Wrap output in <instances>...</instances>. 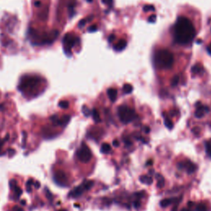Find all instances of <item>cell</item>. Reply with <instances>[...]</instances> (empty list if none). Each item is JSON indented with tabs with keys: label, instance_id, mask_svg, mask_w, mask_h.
<instances>
[{
	"label": "cell",
	"instance_id": "cell-31",
	"mask_svg": "<svg viewBox=\"0 0 211 211\" xmlns=\"http://www.w3.org/2000/svg\"><path fill=\"white\" fill-rule=\"evenodd\" d=\"M134 208L135 209H139V207H140V201H139V200H135L134 202Z\"/></svg>",
	"mask_w": 211,
	"mask_h": 211
},
{
	"label": "cell",
	"instance_id": "cell-33",
	"mask_svg": "<svg viewBox=\"0 0 211 211\" xmlns=\"http://www.w3.org/2000/svg\"><path fill=\"white\" fill-rule=\"evenodd\" d=\"M13 211H24V210H23L21 207H19V206H14L13 208Z\"/></svg>",
	"mask_w": 211,
	"mask_h": 211
},
{
	"label": "cell",
	"instance_id": "cell-15",
	"mask_svg": "<svg viewBox=\"0 0 211 211\" xmlns=\"http://www.w3.org/2000/svg\"><path fill=\"white\" fill-rule=\"evenodd\" d=\"M70 117L67 116H64L63 118H61V119L57 120H53V121H54V122H57L58 125H65L67 123L70 121Z\"/></svg>",
	"mask_w": 211,
	"mask_h": 211
},
{
	"label": "cell",
	"instance_id": "cell-20",
	"mask_svg": "<svg viewBox=\"0 0 211 211\" xmlns=\"http://www.w3.org/2000/svg\"><path fill=\"white\" fill-rule=\"evenodd\" d=\"M123 91L125 93H131L133 91V86L131 84H126L123 87Z\"/></svg>",
	"mask_w": 211,
	"mask_h": 211
},
{
	"label": "cell",
	"instance_id": "cell-30",
	"mask_svg": "<svg viewBox=\"0 0 211 211\" xmlns=\"http://www.w3.org/2000/svg\"><path fill=\"white\" fill-rule=\"evenodd\" d=\"M97 30V27L96 25L91 26V27L88 28L89 32H94V31H96Z\"/></svg>",
	"mask_w": 211,
	"mask_h": 211
},
{
	"label": "cell",
	"instance_id": "cell-24",
	"mask_svg": "<svg viewBox=\"0 0 211 211\" xmlns=\"http://www.w3.org/2000/svg\"><path fill=\"white\" fill-rule=\"evenodd\" d=\"M179 80H180V78L178 75H175L172 79V86H177L179 83Z\"/></svg>",
	"mask_w": 211,
	"mask_h": 211
},
{
	"label": "cell",
	"instance_id": "cell-3",
	"mask_svg": "<svg viewBox=\"0 0 211 211\" xmlns=\"http://www.w3.org/2000/svg\"><path fill=\"white\" fill-rule=\"evenodd\" d=\"M117 112H118V116H119L120 121L124 123V124H128V123L133 121L136 117L135 111L131 107L127 106H119Z\"/></svg>",
	"mask_w": 211,
	"mask_h": 211
},
{
	"label": "cell",
	"instance_id": "cell-12",
	"mask_svg": "<svg viewBox=\"0 0 211 211\" xmlns=\"http://www.w3.org/2000/svg\"><path fill=\"white\" fill-rule=\"evenodd\" d=\"M127 45V42L125 40H120L116 45H114V50H116V51H121L126 47Z\"/></svg>",
	"mask_w": 211,
	"mask_h": 211
},
{
	"label": "cell",
	"instance_id": "cell-2",
	"mask_svg": "<svg viewBox=\"0 0 211 211\" xmlns=\"http://www.w3.org/2000/svg\"><path fill=\"white\" fill-rule=\"evenodd\" d=\"M153 59L156 67L163 70H169L174 63L173 55L167 50H157Z\"/></svg>",
	"mask_w": 211,
	"mask_h": 211
},
{
	"label": "cell",
	"instance_id": "cell-36",
	"mask_svg": "<svg viewBox=\"0 0 211 211\" xmlns=\"http://www.w3.org/2000/svg\"><path fill=\"white\" fill-rule=\"evenodd\" d=\"M115 39V36L114 35H111V36H109V41L111 42L113 40Z\"/></svg>",
	"mask_w": 211,
	"mask_h": 211
},
{
	"label": "cell",
	"instance_id": "cell-19",
	"mask_svg": "<svg viewBox=\"0 0 211 211\" xmlns=\"http://www.w3.org/2000/svg\"><path fill=\"white\" fill-rule=\"evenodd\" d=\"M191 71L193 73H195V74L200 73H201V71H202V67L199 64H195V65H194V66L192 67Z\"/></svg>",
	"mask_w": 211,
	"mask_h": 211
},
{
	"label": "cell",
	"instance_id": "cell-4",
	"mask_svg": "<svg viewBox=\"0 0 211 211\" xmlns=\"http://www.w3.org/2000/svg\"><path fill=\"white\" fill-rule=\"evenodd\" d=\"M40 78L37 77H24L21 80L19 85V90H27V88H36L39 84Z\"/></svg>",
	"mask_w": 211,
	"mask_h": 211
},
{
	"label": "cell",
	"instance_id": "cell-6",
	"mask_svg": "<svg viewBox=\"0 0 211 211\" xmlns=\"http://www.w3.org/2000/svg\"><path fill=\"white\" fill-rule=\"evenodd\" d=\"M93 184H94V182L92 181H85V182L82 184L81 186H78L75 189L73 190L71 193L70 194V195L73 198L78 197V196H79V195L83 194L85 191L91 189L92 186H93Z\"/></svg>",
	"mask_w": 211,
	"mask_h": 211
},
{
	"label": "cell",
	"instance_id": "cell-7",
	"mask_svg": "<svg viewBox=\"0 0 211 211\" xmlns=\"http://www.w3.org/2000/svg\"><path fill=\"white\" fill-rule=\"evenodd\" d=\"M53 179L57 185L60 186H68V177L63 171H56L53 175Z\"/></svg>",
	"mask_w": 211,
	"mask_h": 211
},
{
	"label": "cell",
	"instance_id": "cell-39",
	"mask_svg": "<svg viewBox=\"0 0 211 211\" xmlns=\"http://www.w3.org/2000/svg\"><path fill=\"white\" fill-rule=\"evenodd\" d=\"M193 205H194V203H193V202H189V203H188V206H189V207H192V206H193Z\"/></svg>",
	"mask_w": 211,
	"mask_h": 211
},
{
	"label": "cell",
	"instance_id": "cell-35",
	"mask_svg": "<svg viewBox=\"0 0 211 211\" xmlns=\"http://www.w3.org/2000/svg\"><path fill=\"white\" fill-rule=\"evenodd\" d=\"M85 22H86V20H82V21H80V22H79V27H82V26H84L85 25Z\"/></svg>",
	"mask_w": 211,
	"mask_h": 211
},
{
	"label": "cell",
	"instance_id": "cell-28",
	"mask_svg": "<svg viewBox=\"0 0 211 211\" xmlns=\"http://www.w3.org/2000/svg\"><path fill=\"white\" fill-rule=\"evenodd\" d=\"M144 11H155V8H154L153 5H145V7H144Z\"/></svg>",
	"mask_w": 211,
	"mask_h": 211
},
{
	"label": "cell",
	"instance_id": "cell-22",
	"mask_svg": "<svg viewBox=\"0 0 211 211\" xmlns=\"http://www.w3.org/2000/svg\"><path fill=\"white\" fill-rule=\"evenodd\" d=\"M164 123H165V125H166V127L168 128L169 130H172V127H173V123L171 121V120L168 119V118H166L165 117V119H164Z\"/></svg>",
	"mask_w": 211,
	"mask_h": 211
},
{
	"label": "cell",
	"instance_id": "cell-11",
	"mask_svg": "<svg viewBox=\"0 0 211 211\" xmlns=\"http://www.w3.org/2000/svg\"><path fill=\"white\" fill-rule=\"evenodd\" d=\"M208 111H209L208 106L200 105V106H198L197 109H196V111H195V117H197V118H201V117L204 116L205 114L207 113Z\"/></svg>",
	"mask_w": 211,
	"mask_h": 211
},
{
	"label": "cell",
	"instance_id": "cell-17",
	"mask_svg": "<svg viewBox=\"0 0 211 211\" xmlns=\"http://www.w3.org/2000/svg\"><path fill=\"white\" fill-rule=\"evenodd\" d=\"M111 150V145H108V144H106V143L105 144H103L102 148H101V151H102V153H108Z\"/></svg>",
	"mask_w": 211,
	"mask_h": 211
},
{
	"label": "cell",
	"instance_id": "cell-25",
	"mask_svg": "<svg viewBox=\"0 0 211 211\" xmlns=\"http://www.w3.org/2000/svg\"><path fill=\"white\" fill-rule=\"evenodd\" d=\"M33 183H34L33 181L31 180V179H30V180L28 181L27 182V184H26V186H27V189L28 192H31V186H33Z\"/></svg>",
	"mask_w": 211,
	"mask_h": 211
},
{
	"label": "cell",
	"instance_id": "cell-34",
	"mask_svg": "<svg viewBox=\"0 0 211 211\" xmlns=\"http://www.w3.org/2000/svg\"><path fill=\"white\" fill-rule=\"evenodd\" d=\"M102 2L105 4H110L111 5V3H112V2H113V0H102Z\"/></svg>",
	"mask_w": 211,
	"mask_h": 211
},
{
	"label": "cell",
	"instance_id": "cell-14",
	"mask_svg": "<svg viewBox=\"0 0 211 211\" xmlns=\"http://www.w3.org/2000/svg\"><path fill=\"white\" fill-rule=\"evenodd\" d=\"M139 180L142 183L147 184V185H150V184L153 183V178H151L148 176H142V177H140Z\"/></svg>",
	"mask_w": 211,
	"mask_h": 211
},
{
	"label": "cell",
	"instance_id": "cell-9",
	"mask_svg": "<svg viewBox=\"0 0 211 211\" xmlns=\"http://www.w3.org/2000/svg\"><path fill=\"white\" fill-rule=\"evenodd\" d=\"M10 187H11L12 191L13 192L14 195V199L17 200V198H19L22 194V189L20 188L19 186H17V181L15 180H12L10 181Z\"/></svg>",
	"mask_w": 211,
	"mask_h": 211
},
{
	"label": "cell",
	"instance_id": "cell-13",
	"mask_svg": "<svg viewBox=\"0 0 211 211\" xmlns=\"http://www.w3.org/2000/svg\"><path fill=\"white\" fill-rule=\"evenodd\" d=\"M107 95L111 102H115L117 98V91L115 88H109L107 90Z\"/></svg>",
	"mask_w": 211,
	"mask_h": 211
},
{
	"label": "cell",
	"instance_id": "cell-23",
	"mask_svg": "<svg viewBox=\"0 0 211 211\" xmlns=\"http://www.w3.org/2000/svg\"><path fill=\"white\" fill-rule=\"evenodd\" d=\"M195 211H208V209H207V206L205 204H199L196 206Z\"/></svg>",
	"mask_w": 211,
	"mask_h": 211
},
{
	"label": "cell",
	"instance_id": "cell-5",
	"mask_svg": "<svg viewBox=\"0 0 211 211\" xmlns=\"http://www.w3.org/2000/svg\"><path fill=\"white\" fill-rule=\"evenodd\" d=\"M77 157L83 163H88L92 158V152L86 145H83L77 152Z\"/></svg>",
	"mask_w": 211,
	"mask_h": 211
},
{
	"label": "cell",
	"instance_id": "cell-43",
	"mask_svg": "<svg viewBox=\"0 0 211 211\" xmlns=\"http://www.w3.org/2000/svg\"><path fill=\"white\" fill-rule=\"evenodd\" d=\"M201 41H201V40H198V41H197L198 44H200V42H201Z\"/></svg>",
	"mask_w": 211,
	"mask_h": 211
},
{
	"label": "cell",
	"instance_id": "cell-16",
	"mask_svg": "<svg viewBox=\"0 0 211 211\" xmlns=\"http://www.w3.org/2000/svg\"><path fill=\"white\" fill-rule=\"evenodd\" d=\"M173 201H174V200H172V199H164L160 202V206L164 208V207H167V206L172 205Z\"/></svg>",
	"mask_w": 211,
	"mask_h": 211
},
{
	"label": "cell",
	"instance_id": "cell-1",
	"mask_svg": "<svg viewBox=\"0 0 211 211\" xmlns=\"http://www.w3.org/2000/svg\"><path fill=\"white\" fill-rule=\"evenodd\" d=\"M173 31L176 42L180 45L190 44L195 36V30L191 21L186 17H178Z\"/></svg>",
	"mask_w": 211,
	"mask_h": 211
},
{
	"label": "cell",
	"instance_id": "cell-42",
	"mask_svg": "<svg viewBox=\"0 0 211 211\" xmlns=\"http://www.w3.org/2000/svg\"><path fill=\"white\" fill-rule=\"evenodd\" d=\"M40 4H41V3H40V2H36V6H39Z\"/></svg>",
	"mask_w": 211,
	"mask_h": 211
},
{
	"label": "cell",
	"instance_id": "cell-41",
	"mask_svg": "<svg viewBox=\"0 0 211 211\" xmlns=\"http://www.w3.org/2000/svg\"><path fill=\"white\" fill-rule=\"evenodd\" d=\"M149 131H150L149 128H148V127H145V132H146V133H148V132H149Z\"/></svg>",
	"mask_w": 211,
	"mask_h": 211
},
{
	"label": "cell",
	"instance_id": "cell-26",
	"mask_svg": "<svg viewBox=\"0 0 211 211\" xmlns=\"http://www.w3.org/2000/svg\"><path fill=\"white\" fill-rule=\"evenodd\" d=\"M157 177H158V185L159 187H161V186H164V178L162 177L161 175H157Z\"/></svg>",
	"mask_w": 211,
	"mask_h": 211
},
{
	"label": "cell",
	"instance_id": "cell-27",
	"mask_svg": "<svg viewBox=\"0 0 211 211\" xmlns=\"http://www.w3.org/2000/svg\"><path fill=\"white\" fill-rule=\"evenodd\" d=\"M59 106L63 109H66L69 107V102H65V101L60 102L59 103Z\"/></svg>",
	"mask_w": 211,
	"mask_h": 211
},
{
	"label": "cell",
	"instance_id": "cell-40",
	"mask_svg": "<svg viewBox=\"0 0 211 211\" xmlns=\"http://www.w3.org/2000/svg\"><path fill=\"white\" fill-rule=\"evenodd\" d=\"M181 211H191L190 209H187V208H184L181 209Z\"/></svg>",
	"mask_w": 211,
	"mask_h": 211
},
{
	"label": "cell",
	"instance_id": "cell-18",
	"mask_svg": "<svg viewBox=\"0 0 211 211\" xmlns=\"http://www.w3.org/2000/svg\"><path fill=\"white\" fill-rule=\"evenodd\" d=\"M92 118H93V120H94L95 122H97V123L100 122V121H101L100 116H99V113H98V111H97V110L94 109V110L92 111Z\"/></svg>",
	"mask_w": 211,
	"mask_h": 211
},
{
	"label": "cell",
	"instance_id": "cell-37",
	"mask_svg": "<svg viewBox=\"0 0 211 211\" xmlns=\"http://www.w3.org/2000/svg\"><path fill=\"white\" fill-rule=\"evenodd\" d=\"M207 50H208V53L211 55V44L209 45V46L207 47Z\"/></svg>",
	"mask_w": 211,
	"mask_h": 211
},
{
	"label": "cell",
	"instance_id": "cell-29",
	"mask_svg": "<svg viewBox=\"0 0 211 211\" xmlns=\"http://www.w3.org/2000/svg\"><path fill=\"white\" fill-rule=\"evenodd\" d=\"M83 112H84V114L86 116H88L89 114H90V111H89V109L88 108L87 106H85L83 107Z\"/></svg>",
	"mask_w": 211,
	"mask_h": 211
},
{
	"label": "cell",
	"instance_id": "cell-8",
	"mask_svg": "<svg viewBox=\"0 0 211 211\" xmlns=\"http://www.w3.org/2000/svg\"><path fill=\"white\" fill-rule=\"evenodd\" d=\"M78 41V39L77 37L72 36L71 34H67L65 35L64 37V40H63V43H64V50H65V52L67 50H70V49L74 46L75 44L77 43V41Z\"/></svg>",
	"mask_w": 211,
	"mask_h": 211
},
{
	"label": "cell",
	"instance_id": "cell-10",
	"mask_svg": "<svg viewBox=\"0 0 211 211\" xmlns=\"http://www.w3.org/2000/svg\"><path fill=\"white\" fill-rule=\"evenodd\" d=\"M180 165H181V166H180L181 168L186 169V171H187V172H189V173L194 172L195 168H196V167H195V164L192 163L191 162H190V161L183 162V163H181Z\"/></svg>",
	"mask_w": 211,
	"mask_h": 211
},
{
	"label": "cell",
	"instance_id": "cell-21",
	"mask_svg": "<svg viewBox=\"0 0 211 211\" xmlns=\"http://www.w3.org/2000/svg\"><path fill=\"white\" fill-rule=\"evenodd\" d=\"M206 150L207 154L211 158V140L206 142Z\"/></svg>",
	"mask_w": 211,
	"mask_h": 211
},
{
	"label": "cell",
	"instance_id": "cell-38",
	"mask_svg": "<svg viewBox=\"0 0 211 211\" xmlns=\"http://www.w3.org/2000/svg\"><path fill=\"white\" fill-rule=\"evenodd\" d=\"M113 145H114L115 146H119V142L117 141V140H114V141H113Z\"/></svg>",
	"mask_w": 211,
	"mask_h": 211
},
{
	"label": "cell",
	"instance_id": "cell-32",
	"mask_svg": "<svg viewBox=\"0 0 211 211\" xmlns=\"http://www.w3.org/2000/svg\"><path fill=\"white\" fill-rule=\"evenodd\" d=\"M156 21V15H152L150 16L148 18V22H154Z\"/></svg>",
	"mask_w": 211,
	"mask_h": 211
}]
</instances>
